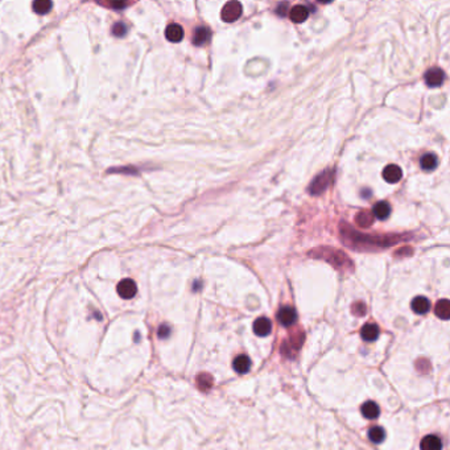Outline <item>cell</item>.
Listing matches in <instances>:
<instances>
[{
  "instance_id": "cell-1",
  "label": "cell",
  "mask_w": 450,
  "mask_h": 450,
  "mask_svg": "<svg viewBox=\"0 0 450 450\" xmlns=\"http://www.w3.org/2000/svg\"><path fill=\"white\" fill-rule=\"evenodd\" d=\"M341 236H342L343 241L348 242V245L352 248H359V245H365L366 248H370V247H389V245H395L400 238L397 235H380V236H367L358 234L357 231H354L350 226L348 225H341Z\"/></svg>"
},
{
  "instance_id": "cell-2",
  "label": "cell",
  "mask_w": 450,
  "mask_h": 450,
  "mask_svg": "<svg viewBox=\"0 0 450 450\" xmlns=\"http://www.w3.org/2000/svg\"><path fill=\"white\" fill-rule=\"evenodd\" d=\"M320 251H322L321 255H316V258H322L327 260L331 263V266L339 268V269H346L348 267H351V262L350 259L343 255L341 251L338 250H330V248H321Z\"/></svg>"
},
{
  "instance_id": "cell-3",
  "label": "cell",
  "mask_w": 450,
  "mask_h": 450,
  "mask_svg": "<svg viewBox=\"0 0 450 450\" xmlns=\"http://www.w3.org/2000/svg\"><path fill=\"white\" fill-rule=\"evenodd\" d=\"M334 172L333 170H325L317 176L316 179L313 180L310 186H309V193L313 196H320L321 193H324L326 190V187L329 186L331 180H333Z\"/></svg>"
},
{
  "instance_id": "cell-4",
  "label": "cell",
  "mask_w": 450,
  "mask_h": 450,
  "mask_svg": "<svg viewBox=\"0 0 450 450\" xmlns=\"http://www.w3.org/2000/svg\"><path fill=\"white\" fill-rule=\"evenodd\" d=\"M242 4L239 1H230L227 4H225L221 12V18L223 21L234 22L242 16Z\"/></svg>"
},
{
  "instance_id": "cell-5",
  "label": "cell",
  "mask_w": 450,
  "mask_h": 450,
  "mask_svg": "<svg viewBox=\"0 0 450 450\" xmlns=\"http://www.w3.org/2000/svg\"><path fill=\"white\" fill-rule=\"evenodd\" d=\"M304 342V333L303 331H297L296 334L290 335L289 338L286 339L284 345H283V348H281V352L288 358L290 357V352L292 351H297L300 348H301V345Z\"/></svg>"
},
{
  "instance_id": "cell-6",
  "label": "cell",
  "mask_w": 450,
  "mask_h": 450,
  "mask_svg": "<svg viewBox=\"0 0 450 450\" xmlns=\"http://www.w3.org/2000/svg\"><path fill=\"white\" fill-rule=\"evenodd\" d=\"M445 81V73L440 67H432L425 73V83L429 87H438Z\"/></svg>"
},
{
  "instance_id": "cell-7",
  "label": "cell",
  "mask_w": 450,
  "mask_h": 450,
  "mask_svg": "<svg viewBox=\"0 0 450 450\" xmlns=\"http://www.w3.org/2000/svg\"><path fill=\"white\" fill-rule=\"evenodd\" d=\"M118 293L121 296L122 299L129 300L134 297L136 292H138V286H136V283L134 280H131V279H124V280H122L119 284H118Z\"/></svg>"
},
{
  "instance_id": "cell-8",
  "label": "cell",
  "mask_w": 450,
  "mask_h": 450,
  "mask_svg": "<svg viewBox=\"0 0 450 450\" xmlns=\"http://www.w3.org/2000/svg\"><path fill=\"white\" fill-rule=\"evenodd\" d=\"M277 321L280 322V325L289 327L297 321V313L292 307H283L277 313Z\"/></svg>"
},
{
  "instance_id": "cell-9",
  "label": "cell",
  "mask_w": 450,
  "mask_h": 450,
  "mask_svg": "<svg viewBox=\"0 0 450 450\" xmlns=\"http://www.w3.org/2000/svg\"><path fill=\"white\" fill-rule=\"evenodd\" d=\"M403 177V170L400 169V166L397 165H387L383 169V179L387 181L388 184H396L399 183Z\"/></svg>"
},
{
  "instance_id": "cell-10",
  "label": "cell",
  "mask_w": 450,
  "mask_h": 450,
  "mask_svg": "<svg viewBox=\"0 0 450 450\" xmlns=\"http://www.w3.org/2000/svg\"><path fill=\"white\" fill-rule=\"evenodd\" d=\"M254 331L259 337H267L272 331V322L267 317H260L254 322Z\"/></svg>"
},
{
  "instance_id": "cell-11",
  "label": "cell",
  "mask_w": 450,
  "mask_h": 450,
  "mask_svg": "<svg viewBox=\"0 0 450 450\" xmlns=\"http://www.w3.org/2000/svg\"><path fill=\"white\" fill-rule=\"evenodd\" d=\"M165 37L170 42H180L184 39V29L179 24H169L165 29Z\"/></svg>"
},
{
  "instance_id": "cell-12",
  "label": "cell",
  "mask_w": 450,
  "mask_h": 450,
  "mask_svg": "<svg viewBox=\"0 0 450 450\" xmlns=\"http://www.w3.org/2000/svg\"><path fill=\"white\" fill-rule=\"evenodd\" d=\"M289 18L293 22H304L309 18V9L305 5H294L289 9Z\"/></svg>"
},
{
  "instance_id": "cell-13",
  "label": "cell",
  "mask_w": 450,
  "mask_h": 450,
  "mask_svg": "<svg viewBox=\"0 0 450 450\" xmlns=\"http://www.w3.org/2000/svg\"><path fill=\"white\" fill-rule=\"evenodd\" d=\"M391 214V205L386 202V201H382V202H378L376 205H374L372 207V215H374V218H378L380 221H383V219H387Z\"/></svg>"
},
{
  "instance_id": "cell-14",
  "label": "cell",
  "mask_w": 450,
  "mask_h": 450,
  "mask_svg": "<svg viewBox=\"0 0 450 450\" xmlns=\"http://www.w3.org/2000/svg\"><path fill=\"white\" fill-rule=\"evenodd\" d=\"M361 410L362 414L368 420L378 419L379 414H380V408H379V406L375 401H366L365 404L362 406Z\"/></svg>"
},
{
  "instance_id": "cell-15",
  "label": "cell",
  "mask_w": 450,
  "mask_h": 450,
  "mask_svg": "<svg viewBox=\"0 0 450 450\" xmlns=\"http://www.w3.org/2000/svg\"><path fill=\"white\" fill-rule=\"evenodd\" d=\"M412 310L417 314H425L427 312H429L430 309V301L424 296H419V297H414L412 301Z\"/></svg>"
},
{
  "instance_id": "cell-16",
  "label": "cell",
  "mask_w": 450,
  "mask_h": 450,
  "mask_svg": "<svg viewBox=\"0 0 450 450\" xmlns=\"http://www.w3.org/2000/svg\"><path fill=\"white\" fill-rule=\"evenodd\" d=\"M420 448L421 450H441L442 442L438 437L430 434V436L424 437L423 441L420 444Z\"/></svg>"
},
{
  "instance_id": "cell-17",
  "label": "cell",
  "mask_w": 450,
  "mask_h": 450,
  "mask_svg": "<svg viewBox=\"0 0 450 450\" xmlns=\"http://www.w3.org/2000/svg\"><path fill=\"white\" fill-rule=\"evenodd\" d=\"M379 333H380V329L375 324H366L361 329L362 338L365 339V341H368V342H372V341L378 338Z\"/></svg>"
},
{
  "instance_id": "cell-18",
  "label": "cell",
  "mask_w": 450,
  "mask_h": 450,
  "mask_svg": "<svg viewBox=\"0 0 450 450\" xmlns=\"http://www.w3.org/2000/svg\"><path fill=\"white\" fill-rule=\"evenodd\" d=\"M210 40V31L206 27H198L193 35V44L196 46H204Z\"/></svg>"
},
{
  "instance_id": "cell-19",
  "label": "cell",
  "mask_w": 450,
  "mask_h": 450,
  "mask_svg": "<svg viewBox=\"0 0 450 450\" xmlns=\"http://www.w3.org/2000/svg\"><path fill=\"white\" fill-rule=\"evenodd\" d=\"M232 367H234V370H235L238 374H245V372H248L251 368L250 358L247 357V355H239V357H236L235 359H234Z\"/></svg>"
},
{
  "instance_id": "cell-20",
  "label": "cell",
  "mask_w": 450,
  "mask_h": 450,
  "mask_svg": "<svg viewBox=\"0 0 450 450\" xmlns=\"http://www.w3.org/2000/svg\"><path fill=\"white\" fill-rule=\"evenodd\" d=\"M420 165H421V168H423L425 172L434 170L437 168V165H438L437 155H434V153H427V155H424V156L421 157Z\"/></svg>"
},
{
  "instance_id": "cell-21",
  "label": "cell",
  "mask_w": 450,
  "mask_h": 450,
  "mask_svg": "<svg viewBox=\"0 0 450 450\" xmlns=\"http://www.w3.org/2000/svg\"><path fill=\"white\" fill-rule=\"evenodd\" d=\"M434 313H436L437 317H440L441 320H448L450 316V303L448 300H440L438 303L436 304V307H434Z\"/></svg>"
},
{
  "instance_id": "cell-22",
  "label": "cell",
  "mask_w": 450,
  "mask_h": 450,
  "mask_svg": "<svg viewBox=\"0 0 450 450\" xmlns=\"http://www.w3.org/2000/svg\"><path fill=\"white\" fill-rule=\"evenodd\" d=\"M355 221H357L358 226H361V227H370V226H372V223H374V215H372L371 211L363 210V211H361V213L357 215Z\"/></svg>"
},
{
  "instance_id": "cell-23",
  "label": "cell",
  "mask_w": 450,
  "mask_h": 450,
  "mask_svg": "<svg viewBox=\"0 0 450 450\" xmlns=\"http://www.w3.org/2000/svg\"><path fill=\"white\" fill-rule=\"evenodd\" d=\"M52 7H53V3L49 1V0H37V1H35V3L32 4L33 11L39 15L48 14L50 9H52Z\"/></svg>"
},
{
  "instance_id": "cell-24",
  "label": "cell",
  "mask_w": 450,
  "mask_h": 450,
  "mask_svg": "<svg viewBox=\"0 0 450 450\" xmlns=\"http://www.w3.org/2000/svg\"><path fill=\"white\" fill-rule=\"evenodd\" d=\"M368 438H370V441L374 442V444H380V442H383L384 438H386V432H384L380 427H374V428H371L370 432H368Z\"/></svg>"
},
{
  "instance_id": "cell-25",
  "label": "cell",
  "mask_w": 450,
  "mask_h": 450,
  "mask_svg": "<svg viewBox=\"0 0 450 450\" xmlns=\"http://www.w3.org/2000/svg\"><path fill=\"white\" fill-rule=\"evenodd\" d=\"M197 384H198L200 389H202V391H207V389H210L211 386H213V378H211L209 374L202 372V374L198 375V378H197Z\"/></svg>"
},
{
  "instance_id": "cell-26",
  "label": "cell",
  "mask_w": 450,
  "mask_h": 450,
  "mask_svg": "<svg viewBox=\"0 0 450 450\" xmlns=\"http://www.w3.org/2000/svg\"><path fill=\"white\" fill-rule=\"evenodd\" d=\"M127 33V25L124 22H116L112 27V35L116 37H123Z\"/></svg>"
},
{
  "instance_id": "cell-27",
  "label": "cell",
  "mask_w": 450,
  "mask_h": 450,
  "mask_svg": "<svg viewBox=\"0 0 450 450\" xmlns=\"http://www.w3.org/2000/svg\"><path fill=\"white\" fill-rule=\"evenodd\" d=\"M351 310H352V313L355 314V316L362 317V316H365V314H366V310H367V307H366L365 304L359 301V303H355L354 305H352Z\"/></svg>"
},
{
  "instance_id": "cell-28",
  "label": "cell",
  "mask_w": 450,
  "mask_h": 450,
  "mask_svg": "<svg viewBox=\"0 0 450 450\" xmlns=\"http://www.w3.org/2000/svg\"><path fill=\"white\" fill-rule=\"evenodd\" d=\"M170 335V327L168 325H161L159 329V337L160 338H168Z\"/></svg>"
},
{
  "instance_id": "cell-29",
  "label": "cell",
  "mask_w": 450,
  "mask_h": 450,
  "mask_svg": "<svg viewBox=\"0 0 450 450\" xmlns=\"http://www.w3.org/2000/svg\"><path fill=\"white\" fill-rule=\"evenodd\" d=\"M286 8H288V3H283V4H280L276 8V14L279 15V16H286Z\"/></svg>"
},
{
  "instance_id": "cell-30",
  "label": "cell",
  "mask_w": 450,
  "mask_h": 450,
  "mask_svg": "<svg viewBox=\"0 0 450 450\" xmlns=\"http://www.w3.org/2000/svg\"><path fill=\"white\" fill-rule=\"evenodd\" d=\"M108 5H111V7H114V8H124V7H127V3H111V4H108Z\"/></svg>"
}]
</instances>
